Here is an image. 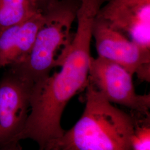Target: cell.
<instances>
[{
  "label": "cell",
  "instance_id": "obj_1",
  "mask_svg": "<svg viewBox=\"0 0 150 150\" xmlns=\"http://www.w3.org/2000/svg\"><path fill=\"white\" fill-rule=\"evenodd\" d=\"M84 111L48 150H131L137 119L107 100L90 82Z\"/></svg>",
  "mask_w": 150,
  "mask_h": 150
},
{
  "label": "cell",
  "instance_id": "obj_2",
  "mask_svg": "<svg viewBox=\"0 0 150 150\" xmlns=\"http://www.w3.org/2000/svg\"><path fill=\"white\" fill-rule=\"evenodd\" d=\"M80 0H60L42 12L45 21L26 57L10 72L33 86L63 64L75 33L72 32Z\"/></svg>",
  "mask_w": 150,
  "mask_h": 150
},
{
  "label": "cell",
  "instance_id": "obj_3",
  "mask_svg": "<svg viewBox=\"0 0 150 150\" xmlns=\"http://www.w3.org/2000/svg\"><path fill=\"white\" fill-rule=\"evenodd\" d=\"M132 76L112 61L100 56L91 58L88 82L109 102L127 107L141 116H150V94L136 92Z\"/></svg>",
  "mask_w": 150,
  "mask_h": 150
},
{
  "label": "cell",
  "instance_id": "obj_4",
  "mask_svg": "<svg viewBox=\"0 0 150 150\" xmlns=\"http://www.w3.org/2000/svg\"><path fill=\"white\" fill-rule=\"evenodd\" d=\"M92 35L98 56L117 64L140 80L150 81V48H146L112 28L96 17Z\"/></svg>",
  "mask_w": 150,
  "mask_h": 150
},
{
  "label": "cell",
  "instance_id": "obj_5",
  "mask_svg": "<svg viewBox=\"0 0 150 150\" xmlns=\"http://www.w3.org/2000/svg\"><path fill=\"white\" fill-rule=\"evenodd\" d=\"M32 87L11 72L0 81V150L21 140Z\"/></svg>",
  "mask_w": 150,
  "mask_h": 150
},
{
  "label": "cell",
  "instance_id": "obj_6",
  "mask_svg": "<svg viewBox=\"0 0 150 150\" xmlns=\"http://www.w3.org/2000/svg\"><path fill=\"white\" fill-rule=\"evenodd\" d=\"M97 17L131 41L150 48V0H108Z\"/></svg>",
  "mask_w": 150,
  "mask_h": 150
},
{
  "label": "cell",
  "instance_id": "obj_7",
  "mask_svg": "<svg viewBox=\"0 0 150 150\" xmlns=\"http://www.w3.org/2000/svg\"><path fill=\"white\" fill-rule=\"evenodd\" d=\"M44 21L43 13L39 12L19 24L0 30V69L26 57Z\"/></svg>",
  "mask_w": 150,
  "mask_h": 150
},
{
  "label": "cell",
  "instance_id": "obj_8",
  "mask_svg": "<svg viewBox=\"0 0 150 150\" xmlns=\"http://www.w3.org/2000/svg\"><path fill=\"white\" fill-rule=\"evenodd\" d=\"M39 12L35 0H0V30L19 24Z\"/></svg>",
  "mask_w": 150,
  "mask_h": 150
},
{
  "label": "cell",
  "instance_id": "obj_9",
  "mask_svg": "<svg viewBox=\"0 0 150 150\" xmlns=\"http://www.w3.org/2000/svg\"><path fill=\"white\" fill-rule=\"evenodd\" d=\"M131 150H150V117L137 119L131 139Z\"/></svg>",
  "mask_w": 150,
  "mask_h": 150
},
{
  "label": "cell",
  "instance_id": "obj_10",
  "mask_svg": "<svg viewBox=\"0 0 150 150\" xmlns=\"http://www.w3.org/2000/svg\"><path fill=\"white\" fill-rule=\"evenodd\" d=\"M59 1L60 0H35L38 10L42 13Z\"/></svg>",
  "mask_w": 150,
  "mask_h": 150
},
{
  "label": "cell",
  "instance_id": "obj_11",
  "mask_svg": "<svg viewBox=\"0 0 150 150\" xmlns=\"http://www.w3.org/2000/svg\"><path fill=\"white\" fill-rule=\"evenodd\" d=\"M3 150H22V149L19 145V144H18L17 145L12 146Z\"/></svg>",
  "mask_w": 150,
  "mask_h": 150
}]
</instances>
